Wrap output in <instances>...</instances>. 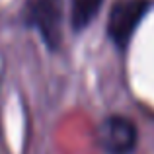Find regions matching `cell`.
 Wrapping results in <instances>:
<instances>
[{
    "label": "cell",
    "instance_id": "7a4b0ae2",
    "mask_svg": "<svg viewBox=\"0 0 154 154\" xmlns=\"http://www.w3.org/2000/svg\"><path fill=\"white\" fill-rule=\"evenodd\" d=\"M152 8V0H115L107 12L105 35L117 53H125Z\"/></svg>",
    "mask_w": 154,
    "mask_h": 154
},
{
    "label": "cell",
    "instance_id": "277c9868",
    "mask_svg": "<svg viewBox=\"0 0 154 154\" xmlns=\"http://www.w3.org/2000/svg\"><path fill=\"white\" fill-rule=\"evenodd\" d=\"M105 0H68V26L80 35L98 20Z\"/></svg>",
    "mask_w": 154,
    "mask_h": 154
},
{
    "label": "cell",
    "instance_id": "6da1fadb",
    "mask_svg": "<svg viewBox=\"0 0 154 154\" xmlns=\"http://www.w3.org/2000/svg\"><path fill=\"white\" fill-rule=\"evenodd\" d=\"M64 0H23L20 20L35 31L51 53L60 51L64 37Z\"/></svg>",
    "mask_w": 154,
    "mask_h": 154
},
{
    "label": "cell",
    "instance_id": "3957f363",
    "mask_svg": "<svg viewBox=\"0 0 154 154\" xmlns=\"http://www.w3.org/2000/svg\"><path fill=\"white\" fill-rule=\"evenodd\" d=\"M98 144L105 154H135L139 144L137 123L123 113L105 115L98 125Z\"/></svg>",
    "mask_w": 154,
    "mask_h": 154
}]
</instances>
